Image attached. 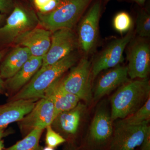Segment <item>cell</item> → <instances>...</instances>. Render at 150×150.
Listing matches in <instances>:
<instances>
[{
	"mask_svg": "<svg viewBox=\"0 0 150 150\" xmlns=\"http://www.w3.org/2000/svg\"><path fill=\"white\" fill-rule=\"evenodd\" d=\"M150 97L148 78L129 81L120 86L110 99L112 121L123 119L142 107Z\"/></svg>",
	"mask_w": 150,
	"mask_h": 150,
	"instance_id": "1",
	"label": "cell"
},
{
	"mask_svg": "<svg viewBox=\"0 0 150 150\" xmlns=\"http://www.w3.org/2000/svg\"><path fill=\"white\" fill-rule=\"evenodd\" d=\"M78 60V56L71 53L55 64L38 70L28 83L13 97L12 100L42 98L48 87L76 65Z\"/></svg>",
	"mask_w": 150,
	"mask_h": 150,
	"instance_id": "2",
	"label": "cell"
},
{
	"mask_svg": "<svg viewBox=\"0 0 150 150\" xmlns=\"http://www.w3.org/2000/svg\"><path fill=\"white\" fill-rule=\"evenodd\" d=\"M92 0H60L54 10L38 13V23L52 33L62 28L71 29Z\"/></svg>",
	"mask_w": 150,
	"mask_h": 150,
	"instance_id": "3",
	"label": "cell"
},
{
	"mask_svg": "<svg viewBox=\"0 0 150 150\" xmlns=\"http://www.w3.org/2000/svg\"><path fill=\"white\" fill-rule=\"evenodd\" d=\"M113 121L105 103L98 106L84 141V150H108L112 139Z\"/></svg>",
	"mask_w": 150,
	"mask_h": 150,
	"instance_id": "4",
	"label": "cell"
},
{
	"mask_svg": "<svg viewBox=\"0 0 150 150\" xmlns=\"http://www.w3.org/2000/svg\"><path fill=\"white\" fill-rule=\"evenodd\" d=\"M71 69L65 77L59 78V83L66 91L77 96L88 106L93 102V96L91 63L84 57Z\"/></svg>",
	"mask_w": 150,
	"mask_h": 150,
	"instance_id": "5",
	"label": "cell"
},
{
	"mask_svg": "<svg viewBox=\"0 0 150 150\" xmlns=\"http://www.w3.org/2000/svg\"><path fill=\"white\" fill-rule=\"evenodd\" d=\"M113 124L112 139L108 150H135L139 147L148 131L149 123L129 125L121 119Z\"/></svg>",
	"mask_w": 150,
	"mask_h": 150,
	"instance_id": "6",
	"label": "cell"
},
{
	"mask_svg": "<svg viewBox=\"0 0 150 150\" xmlns=\"http://www.w3.org/2000/svg\"><path fill=\"white\" fill-rule=\"evenodd\" d=\"M56 117L53 99L45 94L38 100L32 110L19 121V125L22 131L28 134L36 128L44 130L51 126Z\"/></svg>",
	"mask_w": 150,
	"mask_h": 150,
	"instance_id": "7",
	"label": "cell"
},
{
	"mask_svg": "<svg viewBox=\"0 0 150 150\" xmlns=\"http://www.w3.org/2000/svg\"><path fill=\"white\" fill-rule=\"evenodd\" d=\"M77 39L71 29L62 28L51 33L49 50L43 57L42 70L71 54L76 47Z\"/></svg>",
	"mask_w": 150,
	"mask_h": 150,
	"instance_id": "8",
	"label": "cell"
},
{
	"mask_svg": "<svg viewBox=\"0 0 150 150\" xmlns=\"http://www.w3.org/2000/svg\"><path fill=\"white\" fill-rule=\"evenodd\" d=\"M38 19L33 13L16 6L0 28V38L6 42H13L23 33L34 28Z\"/></svg>",
	"mask_w": 150,
	"mask_h": 150,
	"instance_id": "9",
	"label": "cell"
},
{
	"mask_svg": "<svg viewBox=\"0 0 150 150\" xmlns=\"http://www.w3.org/2000/svg\"><path fill=\"white\" fill-rule=\"evenodd\" d=\"M133 36L132 32H129L124 37L112 40L106 46L92 64L93 79L103 70L114 68L123 62L124 50Z\"/></svg>",
	"mask_w": 150,
	"mask_h": 150,
	"instance_id": "10",
	"label": "cell"
},
{
	"mask_svg": "<svg viewBox=\"0 0 150 150\" xmlns=\"http://www.w3.org/2000/svg\"><path fill=\"white\" fill-rule=\"evenodd\" d=\"M101 4L97 1L90 8L81 21L78 29V40L81 49L88 53L97 39Z\"/></svg>",
	"mask_w": 150,
	"mask_h": 150,
	"instance_id": "11",
	"label": "cell"
},
{
	"mask_svg": "<svg viewBox=\"0 0 150 150\" xmlns=\"http://www.w3.org/2000/svg\"><path fill=\"white\" fill-rule=\"evenodd\" d=\"M87 106L79 102L72 109L59 113L51 124V127L66 140L71 139L79 132Z\"/></svg>",
	"mask_w": 150,
	"mask_h": 150,
	"instance_id": "12",
	"label": "cell"
},
{
	"mask_svg": "<svg viewBox=\"0 0 150 150\" xmlns=\"http://www.w3.org/2000/svg\"><path fill=\"white\" fill-rule=\"evenodd\" d=\"M129 76L132 80L147 78L150 72V48L145 41L134 42L127 55Z\"/></svg>",
	"mask_w": 150,
	"mask_h": 150,
	"instance_id": "13",
	"label": "cell"
},
{
	"mask_svg": "<svg viewBox=\"0 0 150 150\" xmlns=\"http://www.w3.org/2000/svg\"><path fill=\"white\" fill-rule=\"evenodd\" d=\"M51 32L44 28H33L23 33L14 42L19 46L28 48L31 56L43 58L51 42Z\"/></svg>",
	"mask_w": 150,
	"mask_h": 150,
	"instance_id": "14",
	"label": "cell"
},
{
	"mask_svg": "<svg viewBox=\"0 0 150 150\" xmlns=\"http://www.w3.org/2000/svg\"><path fill=\"white\" fill-rule=\"evenodd\" d=\"M127 67L120 65L103 75L93 92V102H97L105 96L129 81Z\"/></svg>",
	"mask_w": 150,
	"mask_h": 150,
	"instance_id": "15",
	"label": "cell"
},
{
	"mask_svg": "<svg viewBox=\"0 0 150 150\" xmlns=\"http://www.w3.org/2000/svg\"><path fill=\"white\" fill-rule=\"evenodd\" d=\"M38 100H12L0 106V130L11 123L20 121L32 110Z\"/></svg>",
	"mask_w": 150,
	"mask_h": 150,
	"instance_id": "16",
	"label": "cell"
},
{
	"mask_svg": "<svg viewBox=\"0 0 150 150\" xmlns=\"http://www.w3.org/2000/svg\"><path fill=\"white\" fill-rule=\"evenodd\" d=\"M42 57L31 56L13 76L7 79L6 86L12 91L21 89L29 82L41 67Z\"/></svg>",
	"mask_w": 150,
	"mask_h": 150,
	"instance_id": "17",
	"label": "cell"
},
{
	"mask_svg": "<svg viewBox=\"0 0 150 150\" xmlns=\"http://www.w3.org/2000/svg\"><path fill=\"white\" fill-rule=\"evenodd\" d=\"M59 79L48 87L45 93L53 99L56 116L61 112L72 109L80 100L76 96L64 89L59 83Z\"/></svg>",
	"mask_w": 150,
	"mask_h": 150,
	"instance_id": "18",
	"label": "cell"
},
{
	"mask_svg": "<svg viewBox=\"0 0 150 150\" xmlns=\"http://www.w3.org/2000/svg\"><path fill=\"white\" fill-rule=\"evenodd\" d=\"M31 56L30 51L25 47L18 46L15 48L1 65V77L8 79L13 76Z\"/></svg>",
	"mask_w": 150,
	"mask_h": 150,
	"instance_id": "19",
	"label": "cell"
},
{
	"mask_svg": "<svg viewBox=\"0 0 150 150\" xmlns=\"http://www.w3.org/2000/svg\"><path fill=\"white\" fill-rule=\"evenodd\" d=\"M43 131L38 128L33 129L23 139L3 150H42L39 142Z\"/></svg>",
	"mask_w": 150,
	"mask_h": 150,
	"instance_id": "20",
	"label": "cell"
},
{
	"mask_svg": "<svg viewBox=\"0 0 150 150\" xmlns=\"http://www.w3.org/2000/svg\"><path fill=\"white\" fill-rule=\"evenodd\" d=\"M121 120L126 124L133 126H138L145 123H149L150 97L137 111Z\"/></svg>",
	"mask_w": 150,
	"mask_h": 150,
	"instance_id": "21",
	"label": "cell"
},
{
	"mask_svg": "<svg viewBox=\"0 0 150 150\" xmlns=\"http://www.w3.org/2000/svg\"><path fill=\"white\" fill-rule=\"evenodd\" d=\"M132 25V19L131 16L125 12L118 13L113 18L114 29L120 33L127 32L131 28Z\"/></svg>",
	"mask_w": 150,
	"mask_h": 150,
	"instance_id": "22",
	"label": "cell"
},
{
	"mask_svg": "<svg viewBox=\"0 0 150 150\" xmlns=\"http://www.w3.org/2000/svg\"><path fill=\"white\" fill-rule=\"evenodd\" d=\"M137 31L141 37L150 36V16L146 11H141L138 14L137 19Z\"/></svg>",
	"mask_w": 150,
	"mask_h": 150,
	"instance_id": "23",
	"label": "cell"
},
{
	"mask_svg": "<svg viewBox=\"0 0 150 150\" xmlns=\"http://www.w3.org/2000/svg\"><path fill=\"white\" fill-rule=\"evenodd\" d=\"M46 143L48 146L55 148L67 142L62 135L55 131L51 126L46 127Z\"/></svg>",
	"mask_w": 150,
	"mask_h": 150,
	"instance_id": "24",
	"label": "cell"
},
{
	"mask_svg": "<svg viewBox=\"0 0 150 150\" xmlns=\"http://www.w3.org/2000/svg\"><path fill=\"white\" fill-rule=\"evenodd\" d=\"M60 0H51L50 2L46 6L40 9L39 11L42 13L50 12L56 8L60 3Z\"/></svg>",
	"mask_w": 150,
	"mask_h": 150,
	"instance_id": "25",
	"label": "cell"
},
{
	"mask_svg": "<svg viewBox=\"0 0 150 150\" xmlns=\"http://www.w3.org/2000/svg\"><path fill=\"white\" fill-rule=\"evenodd\" d=\"M140 146L141 150H150V129L146 134Z\"/></svg>",
	"mask_w": 150,
	"mask_h": 150,
	"instance_id": "26",
	"label": "cell"
},
{
	"mask_svg": "<svg viewBox=\"0 0 150 150\" xmlns=\"http://www.w3.org/2000/svg\"><path fill=\"white\" fill-rule=\"evenodd\" d=\"M12 6L11 0H0V12L6 13L9 11Z\"/></svg>",
	"mask_w": 150,
	"mask_h": 150,
	"instance_id": "27",
	"label": "cell"
},
{
	"mask_svg": "<svg viewBox=\"0 0 150 150\" xmlns=\"http://www.w3.org/2000/svg\"><path fill=\"white\" fill-rule=\"evenodd\" d=\"M51 0H34V4L38 10L40 11L48 4Z\"/></svg>",
	"mask_w": 150,
	"mask_h": 150,
	"instance_id": "28",
	"label": "cell"
},
{
	"mask_svg": "<svg viewBox=\"0 0 150 150\" xmlns=\"http://www.w3.org/2000/svg\"><path fill=\"white\" fill-rule=\"evenodd\" d=\"M64 150H80L71 142H70Z\"/></svg>",
	"mask_w": 150,
	"mask_h": 150,
	"instance_id": "29",
	"label": "cell"
},
{
	"mask_svg": "<svg viewBox=\"0 0 150 150\" xmlns=\"http://www.w3.org/2000/svg\"><path fill=\"white\" fill-rule=\"evenodd\" d=\"M5 85V84L4 81H3V79L0 76V93L2 92L4 90Z\"/></svg>",
	"mask_w": 150,
	"mask_h": 150,
	"instance_id": "30",
	"label": "cell"
},
{
	"mask_svg": "<svg viewBox=\"0 0 150 150\" xmlns=\"http://www.w3.org/2000/svg\"><path fill=\"white\" fill-rule=\"evenodd\" d=\"M135 2L137 3L138 4L141 6H143L146 0H133Z\"/></svg>",
	"mask_w": 150,
	"mask_h": 150,
	"instance_id": "31",
	"label": "cell"
},
{
	"mask_svg": "<svg viewBox=\"0 0 150 150\" xmlns=\"http://www.w3.org/2000/svg\"><path fill=\"white\" fill-rule=\"evenodd\" d=\"M5 134L6 133L4 132V129L0 130V140H1V139L2 137H4Z\"/></svg>",
	"mask_w": 150,
	"mask_h": 150,
	"instance_id": "32",
	"label": "cell"
},
{
	"mask_svg": "<svg viewBox=\"0 0 150 150\" xmlns=\"http://www.w3.org/2000/svg\"><path fill=\"white\" fill-rule=\"evenodd\" d=\"M4 142L0 140V150H4Z\"/></svg>",
	"mask_w": 150,
	"mask_h": 150,
	"instance_id": "33",
	"label": "cell"
},
{
	"mask_svg": "<svg viewBox=\"0 0 150 150\" xmlns=\"http://www.w3.org/2000/svg\"><path fill=\"white\" fill-rule=\"evenodd\" d=\"M4 18V15L3 14H0V24L2 22Z\"/></svg>",
	"mask_w": 150,
	"mask_h": 150,
	"instance_id": "34",
	"label": "cell"
},
{
	"mask_svg": "<svg viewBox=\"0 0 150 150\" xmlns=\"http://www.w3.org/2000/svg\"><path fill=\"white\" fill-rule=\"evenodd\" d=\"M5 54L4 51H0V62H1V60L2 59L3 57H4V55Z\"/></svg>",
	"mask_w": 150,
	"mask_h": 150,
	"instance_id": "35",
	"label": "cell"
},
{
	"mask_svg": "<svg viewBox=\"0 0 150 150\" xmlns=\"http://www.w3.org/2000/svg\"><path fill=\"white\" fill-rule=\"evenodd\" d=\"M42 150H55L54 148L50 147L48 146H47L46 147L43 148Z\"/></svg>",
	"mask_w": 150,
	"mask_h": 150,
	"instance_id": "36",
	"label": "cell"
},
{
	"mask_svg": "<svg viewBox=\"0 0 150 150\" xmlns=\"http://www.w3.org/2000/svg\"><path fill=\"white\" fill-rule=\"evenodd\" d=\"M105 1H110V0H105Z\"/></svg>",
	"mask_w": 150,
	"mask_h": 150,
	"instance_id": "37",
	"label": "cell"
}]
</instances>
